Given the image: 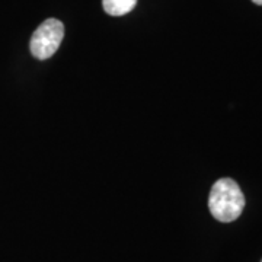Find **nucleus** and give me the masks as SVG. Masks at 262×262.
<instances>
[{
    "instance_id": "f257e3e1",
    "label": "nucleus",
    "mask_w": 262,
    "mask_h": 262,
    "mask_svg": "<svg viewBox=\"0 0 262 262\" xmlns=\"http://www.w3.org/2000/svg\"><path fill=\"white\" fill-rule=\"evenodd\" d=\"M208 208L215 220L222 223H230L239 219L245 208V195L236 181L219 179L210 191Z\"/></svg>"
},
{
    "instance_id": "f03ea898",
    "label": "nucleus",
    "mask_w": 262,
    "mask_h": 262,
    "mask_svg": "<svg viewBox=\"0 0 262 262\" xmlns=\"http://www.w3.org/2000/svg\"><path fill=\"white\" fill-rule=\"evenodd\" d=\"M64 37V25L58 19L44 20L31 37V54L38 60H47L56 54Z\"/></svg>"
},
{
    "instance_id": "7ed1b4c3",
    "label": "nucleus",
    "mask_w": 262,
    "mask_h": 262,
    "mask_svg": "<svg viewBox=\"0 0 262 262\" xmlns=\"http://www.w3.org/2000/svg\"><path fill=\"white\" fill-rule=\"evenodd\" d=\"M103 10L111 16H124L136 8L137 0H102Z\"/></svg>"
},
{
    "instance_id": "20e7f679",
    "label": "nucleus",
    "mask_w": 262,
    "mask_h": 262,
    "mask_svg": "<svg viewBox=\"0 0 262 262\" xmlns=\"http://www.w3.org/2000/svg\"><path fill=\"white\" fill-rule=\"evenodd\" d=\"M253 3H255V5H259V6H262V0H252Z\"/></svg>"
},
{
    "instance_id": "39448f33",
    "label": "nucleus",
    "mask_w": 262,
    "mask_h": 262,
    "mask_svg": "<svg viewBox=\"0 0 262 262\" xmlns=\"http://www.w3.org/2000/svg\"><path fill=\"white\" fill-rule=\"evenodd\" d=\"M261 262H262V261H261Z\"/></svg>"
}]
</instances>
